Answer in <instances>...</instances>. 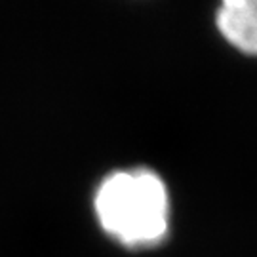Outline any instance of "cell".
<instances>
[{"label": "cell", "mask_w": 257, "mask_h": 257, "mask_svg": "<svg viewBox=\"0 0 257 257\" xmlns=\"http://www.w3.org/2000/svg\"><path fill=\"white\" fill-rule=\"evenodd\" d=\"M93 213L103 232L120 246L155 248L170 232L172 198L158 172L145 166L122 168L97 183Z\"/></svg>", "instance_id": "cell-1"}, {"label": "cell", "mask_w": 257, "mask_h": 257, "mask_svg": "<svg viewBox=\"0 0 257 257\" xmlns=\"http://www.w3.org/2000/svg\"><path fill=\"white\" fill-rule=\"evenodd\" d=\"M215 27L229 46L257 57V0H219Z\"/></svg>", "instance_id": "cell-2"}]
</instances>
